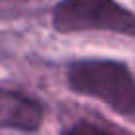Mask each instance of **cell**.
Masks as SVG:
<instances>
[{"instance_id":"1","label":"cell","mask_w":135,"mask_h":135,"mask_svg":"<svg viewBox=\"0 0 135 135\" xmlns=\"http://www.w3.org/2000/svg\"><path fill=\"white\" fill-rule=\"evenodd\" d=\"M66 80L74 93L99 99L113 113L135 121V76L125 62L109 58L72 60Z\"/></svg>"},{"instance_id":"2","label":"cell","mask_w":135,"mask_h":135,"mask_svg":"<svg viewBox=\"0 0 135 135\" xmlns=\"http://www.w3.org/2000/svg\"><path fill=\"white\" fill-rule=\"evenodd\" d=\"M52 26L60 34L111 32L135 38V12L117 0H60L52 8Z\"/></svg>"},{"instance_id":"3","label":"cell","mask_w":135,"mask_h":135,"mask_svg":"<svg viewBox=\"0 0 135 135\" xmlns=\"http://www.w3.org/2000/svg\"><path fill=\"white\" fill-rule=\"evenodd\" d=\"M44 123V105L24 91L0 85V129L34 133Z\"/></svg>"},{"instance_id":"4","label":"cell","mask_w":135,"mask_h":135,"mask_svg":"<svg viewBox=\"0 0 135 135\" xmlns=\"http://www.w3.org/2000/svg\"><path fill=\"white\" fill-rule=\"evenodd\" d=\"M40 0H0V22L24 18L36 8Z\"/></svg>"},{"instance_id":"5","label":"cell","mask_w":135,"mask_h":135,"mask_svg":"<svg viewBox=\"0 0 135 135\" xmlns=\"http://www.w3.org/2000/svg\"><path fill=\"white\" fill-rule=\"evenodd\" d=\"M101 131H107V127L93 125V123H88V121H80V123H74V125L66 127L64 133H101Z\"/></svg>"}]
</instances>
